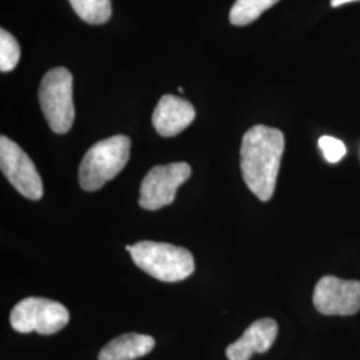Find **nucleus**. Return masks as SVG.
I'll use <instances>...</instances> for the list:
<instances>
[{"instance_id":"obj_1","label":"nucleus","mask_w":360,"mask_h":360,"mask_svg":"<svg viewBox=\"0 0 360 360\" xmlns=\"http://www.w3.org/2000/svg\"><path fill=\"white\" fill-rule=\"evenodd\" d=\"M283 153L284 135L281 129L257 124L243 136L240 147L243 179L262 202H269L275 193Z\"/></svg>"},{"instance_id":"obj_2","label":"nucleus","mask_w":360,"mask_h":360,"mask_svg":"<svg viewBox=\"0 0 360 360\" xmlns=\"http://www.w3.org/2000/svg\"><path fill=\"white\" fill-rule=\"evenodd\" d=\"M129 150L131 141L126 135H115L95 143L80 163V187L89 193L102 188L127 165Z\"/></svg>"},{"instance_id":"obj_3","label":"nucleus","mask_w":360,"mask_h":360,"mask_svg":"<svg viewBox=\"0 0 360 360\" xmlns=\"http://www.w3.org/2000/svg\"><path fill=\"white\" fill-rule=\"evenodd\" d=\"M129 254L141 270L162 282L184 281L195 270L193 254L178 245L144 240L132 245Z\"/></svg>"},{"instance_id":"obj_4","label":"nucleus","mask_w":360,"mask_h":360,"mask_svg":"<svg viewBox=\"0 0 360 360\" xmlns=\"http://www.w3.org/2000/svg\"><path fill=\"white\" fill-rule=\"evenodd\" d=\"M39 102L53 132H68L75 120L72 101V74L65 67L50 70L40 83Z\"/></svg>"},{"instance_id":"obj_5","label":"nucleus","mask_w":360,"mask_h":360,"mask_svg":"<svg viewBox=\"0 0 360 360\" xmlns=\"http://www.w3.org/2000/svg\"><path fill=\"white\" fill-rule=\"evenodd\" d=\"M68 322L70 312L62 303L37 296L20 300L10 315L13 330L20 334H56Z\"/></svg>"},{"instance_id":"obj_6","label":"nucleus","mask_w":360,"mask_h":360,"mask_svg":"<svg viewBox=\"0 0 360 360\" xmlns=\"http://www.w3.org/2000/svg\"><path fill=\"white\" fill-rule=\"evenodd\" d=\"M191 176V167L186 162L155 166L148 171L141 186L139 205L155 211L171 205L180 186Z\"/></svg>"},{"instance_id":"obj_7","label":"nucleus","mask_w":360,"mask_h":360,"mask_svg":"<svg viewBox=\"0 0 360 360\" xmlns=\"http://www.w3.org/2000/svg\"><path fill=\"white\" fill-rule=\"evenodd\" d=\"M0 168L13 187L31 200H40L43 183L31 158L10 138L0 136Z\"/></svg>"},{"instance_id":"obj_8","label":"nucleus","mask_w":360,"mask_h":360,"mask_svg":"<svg viewBox=\"0 0 360 360\" xmlns=\"http://www.w3.org/2000/svg\"><path fill=\"white\" fill-rule=\"evenodd\" d=\"M312 300L323 315H354L360 309V282L323 276L315 285Z\"/></svg>"},{"instance_id":"obj_9","label":"nucleus","mask_w":360,"mask_h":360,"mask_svg":"<svg viewBox=\"0 0 360 360\" xmlns=\"http://www.w3.org/2000/svg\"><path fill=\"white\" fill-rule=\"evenodd\" d=\"M196 116L193 104L175 95H163L155 107L153 124L160 136L171 138L187 129Z\"/></svg>"},{"instance_id":"obj_10","label":"nucleus","mask_w":360,"mask_h":360,"mask_svg":"<svg viewBox=\"0 0 360 360\" xmlns=\"http://www.w3.org/2000/svg\"><path fill=\"white\" fill-rule=\"evenodd\" d=\"M276 335L278 323L270 318L259 319L245 330L240 339L227 347V359L250 360L255 352L264 354L272 347Z\"/></svg>"},{"instance_id":"obj_11","label":"nucleus","mask_w":360,"mask_h":360,"mask_svg":"<svg viewBox=\"0 0 360 360\" xmlns=\"http://www.w3.org/2000/svg\"><path fill=\"white\" fill-rule=\"evenodd\" d=\"M155 347L150 335L124 334L112 339L99 352V360H134L142 358Z\"/></svg>"},{"instance_id":"obj_12","label":"nucleus","mask_w":360,"mask_h":360,"mask_svg":"<svg viewBox=\"0 0 360 360\" xmlns=\"http://www.w3.org/2000/svg\"><path fill=\"white\" fill-rule=\"evenodd\" d=\"M279 0H236L230 11V22L233 26H247L276 4Z\"/></svg>"},{"instance_id":"obj_13","label":"nucleus","mask_w":360,"mask_h":360,"mask_svg":"<svg viewBox=\"0 0 360 360\" xmlns=\"http://www.w3.org/2000/svg\"><path fill=\"white\" fill-rule=\"evenodd\" d=\"M77 16L90 25H103L111 18V0H70Z\"/></svg>"},{"instance_id":"obj_14","label":"nucleus","mask_w":360,"mask_h":360,"mask_svg":"<svg viewBox=\"0 0 360 360\" xmlns=\"http://www.w3.org/2000/svg\"><path fill=\"white\" fill-rule=\"evenodd\" d=\"M20 47L18 40L6 31L0 30V71L10 72L19 63Z\"/></svg>"},{"instance_id":"obj_15","label":"nucleus","mask_w":360,"mask_h":360,"mask_svg":"<svg viewBox=\"0 0 360 360\" xmlns=\"http://www.w3.org/2000/svg\"><path fill=\"white\" fill-rule=\"evenodd\" d=\"M319 147L322 150L324 158L330 163L340 162L347 153L345 143L336 138H333V136H322L319 139Z\"/></svg>"},{"instance_id":"obj_16","label":"nucleus","mask_w":360,"mask_h":360,"mask_svg":"<svg viewBox=\"0 0 360 360\" xmlns=\"http://www.w3.org/2000/svg\"><path fill=\"white\" fill-rule=\"evenodd\" d=\"M351 1H356V0H331V6L333 7H339V6H343V4L351 3Z\"/></svg>"}]
</instances>
